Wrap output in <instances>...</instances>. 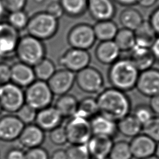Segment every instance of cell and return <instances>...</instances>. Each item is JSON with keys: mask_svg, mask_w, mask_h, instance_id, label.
<instances>
[{"mask_svg": "<svg viewBox=\"0 0 159 159\" xmlns=\"http://www.w3.org/2000/svg\"><path fill=\"white\" fill-rule=\"evenodd\" d=\"M6 9L4 8V6L2 2V1L0 0V19L2 18V17L4 15V13L6 12Z\"/></svg>", "mask_w": 159, "mask_h": 159, "instance_id": "51", "label": "cell"}, {"mask_svg": "<svg viewBox=\"0 0 159 159\" xmlns=\"http://www.w3.org/2000/svg\"><path fill=\"white\" fill-rule=\"evenodd\" d=\"M25 152L19 147L11 148L6 152V159H24Z\"/></svg>", "mask_w": 159, "mask_h": 159, "instance_id": "45", "label": "cell"}, {"mask_svg": "<svg viewBox=\"0 0 159 159\" xmlns=\"http://www.w3.org/2000/svg\"><path fill=\"white\" fill-rule=\"evenodd\" d=\"M115 3L118 4L121 6H124L125 7H132L134 5L138 4L139 0H113Z\"/></svg>", "mask_w": 159, "mask_h": 159, "instance_id": "49", "label": "cell"}, {"mask_svg": "<svg viewBox=\"0 0 159 159\" xmlns=\"http://www.w3.org/2000/svg\"><path fill=\"white\" fill-rule=\"evenodd\" d=\"M157 144V143L145 134H139L129 142L132 157L143 159L155 155Z\"/></svg>", "mask_w": 159, "mask_h": 159, "instance_id": "15", "label": "cell"}, {"mask_svg": "<svg viewBox=\"0 0 159 159\" xmlns=\"http://www.w3.org/2000/svg\"><path fill=\"white\" fill-rule=\"evenodd\" d=\"M67 159H91L86 144L70 145L66 149Z\"/></svg>", "mask_w": 159, "mask_h": 159, "instance_id": "35", "label": "cell"}, {"mask_svg": "<svg viewBox=\"0 0 159 159\" xmlns=\"http://www.w3.org/2000/svg\"><path fill=\"white\" fill-rule=\"evenodd\" d=\"M139 73L129 57L119 58L109 65L107 78L111 87L126 93L135 88Z\"/></svg>", "mask_w": 159, "mask_h": 159, "instance_id": "2", "label": "cell"}, {"mask_svg": "<svg viewBox=\"0 0 159 159\" xmlns=\"http://www.w3.org/2000/svg\"><path fill=\"white\" fill-rule=\"evenodd\" d=\"M25 94L22 88L9 82L0 87V105L9 114L16 113L25 104Z\"/></svg>", "mask_w": 159, "mask_h": 159, "instance_id": "8", "label": "cell"}, {"mask_svg": "<svg viewBox=\"0 0 159 159\" xmlns=\"http://www.w3.org/2000/svg\"><path fill=\"white\" fill-rule=\"evenodd\" d=\"M67 40L71 48L88 50L96 41L93 25L86 23L75 25L69 31Z\"/></svg>", "mask_w": 159, "mask_h": 159, "instance_id": "9", "label": "cell"}, {"mask_svg": "<svg viewBox=\"0 0 159 159\" xmlns=\"http://www.w3.org/2000/svg\"><path fill=\"white\" fill-rule=\"evenodd\" d=\"M75 83L84 93L98 94L104 89V80L99 70L88 66L75 74Z\"/></svg>", "mask_w": 159, "mask_h": 159, "instance_id": "7", "label": "cell"}, {"mask_svg": "<svg viewBox=\"0 0 159 159\" xmlns=\"http://www.w3.org/2000/svg\"><path fill=\"white\" fill-rule=\"evenodd\" d=\"M63 117L54 106H50L37 111L35 124L44 132H50L61 125Z\"/></svg>", "mask_w": 159, "mask_h": 159, "instance_id": "16", "label": "cell"}, {"mask_svg": "<svg viewBox=\"0 0 159 159\" xmlns=\"http://www.w3.org/2000/svg\"><path fill=\"white\" fill-rule=\"evenodd\" d=\"M25 102L37 111L52 106L54 94L47 81L35 80L24 91Z\"/></svg>", "mask_w": 159, "mask_h": 159, "instance_id": "5", "label": "cell"}, {"mask_svg": "<svg viewBox=\"0 0 159 159\" xmlns=\"http://www.w3.org/2000/svg\"><path fill=\"white\" fill-rule=\"evenodd\" d=\"M49 139L55 145L61 146L68 142L66 132L63 126H59L49 132Z\"/></svg>", "mask_w": 159, "mask_h": 159, "instance_id": "39", "label": "cell"}, {"mask_svg": "<svg viewBox=\"0 0 159 159\" xmlns=\"http://www.w3.org/2000/svg\"><path fill=\"white\" fill-rule=\"evenodd\" d=\"M33 68L36 80L44 81H47L57 70L53 62L47 58H43Z\"/></svg>", "mask_w": 159, "mask_h": 159, "instance_id": "32", "label": "cell"}, {"mask_svg": "<svg viewBox=\"0 0 159 159\" xmlns=\"http://www.w3.org/2000/svg\"><path fill=\"white\" fill-rule=\"evenodd\" d=\"M25 125L16 114L0 117V140L10 142L18 140Z\"/></svg>", "mask_w": 159, "mask_h": 159, "instance_id": "13", "label": "cell"}, {"mask_svg": "<svg viewBox=\"0 0 159 159\" xmlns=\"http://www.w3.org/2000/svg\"><path fill=\"white\" fill-rule=\"evenodd\" d=\"M113 143V139L102 135H93L86 145L92 158L107 159Z\"/></svg>", "mask_w": 159, "mask_h": 159, "instance_id": "18", "label": "cell"}, {"mask_svg": "<svg viewBox=\"0 0 159 159\" xmlns=\"http://www.w3.org/2000/svg\"><path fill=\"white\" fill-rule=\"evenodd\" d=\"M91 57L88 50L71 48L66 50L58 60L63 68L75 73L89 66Z\"/></svg>", "mask_w": 159, "mask_h": 159, "instance_id": "10", "label": "cell"}, {"mask_svg": "<svg viewBox=\"0 0 159 159\" xmlns=\"http://www.w3.org/2000/svg\"><path fill=\"white\" fill-rule=\"evenodd\" d=\"M87 11L96 22L112 20L117 12L113 0H88Z\"/></svg>", "mask_w": 159, "mask_h": 159, "instance_id": "14", "label": "cell"}, {"mask_svg": "<svg viewBox=\"0 0 159 159\" xmlns=\"http://www.w3.org/2000/svg\"><path fill=\"white\" fill-rule=\"evenodd\" d=\"M133 116L142 125V126L149 122L154 117L155 114L148 105H137L134 111Z\"/></svg>", "mask_w": 159, "mask_h": 159, "instance_id": "36", "label": "cell"}, {"mask_svg": "<svg viewBox=\"0 0 159 159\" xmlns=\"http://www.w3.org/2000/svg\"><path fill=\"white\" fill-rule=\"evenodd\" d=\"M118 132L122 135L133 138L142 131V125L137 120L133 114H129L117 122Z\"/></svg>", "mask_w": 159, "mask_h": 159, "instance_id": "27", "label": "cell"}, {"mask_svg": "<svg viewBox=\"0 0 159 159\" xmlns=\"http://www.w3.org/2000/svg\"><path fill=\"white\" fill-rule=\"evenodd\" d=\"M75 74L65 68L55 71L47 81L54 96H60L68 93L75 83Z\"/></svg>", "mask_w": 159, "mask_h": 159, "instance_id": "12", "label": "cell"}, {"mask_svg": "<svg viewBox=\"0 0 159 159\" xmlns=\"http://www.w3.org/2000/svg\"><path fill=\"white\" fill-rule=\"evenodd\" d=\"M142 131L156 143H159V116H155L149 122L143 125Z\"/></svg>", "mask_w": 159, "mask_h": 159, "instance_id": "38", "label": "cell"}, {"mask_svg": "<svg viewBox=\"0 0 159 159\" xmlns=\"http://www.w3.org/2000/svg\"><path fill=\"white\" fill-rule=\"evenodd\" d=\"M99 114V108L96 98L88 96L78 101L75 116L90 120Z\"/></svg>", "mask_w": 159, "mask_h": 159, "instance_id": "30", "label": "cell"}, {"mask_svg": "<svg viewBox=\"0 0 159 159\" xmlns=\"http://www.w3.org/2000/svg\"><path fill=\"white\" fill-rule=\"evenodd\" d=\"M78 100L71 94H65L58 96L54 107L63 118H70L76 115Z\"/></svg>", "mask_w": 159, "mask_h": 159, "instance_id": "25", "label": "cell"}, {"mask_svg": "<svg viewBox=\"0 0 159 159\" xmlns=\"http://www.w3.org/2000/svg\"><path fill=\"white\" fill-rule=\"evenodd\" d=\"M132 158L129 142L125 140L114 142L108 157L109 159H132Z\"/></svg>", "mask_w": 159, "mask_h": 159, "instance_id": "33", "label": "cell"}, {"mask_svg": "<svg viewBox=\"0 0 159 159\" xmlns=\"http://www.w3.org/2000/svg\"><path fill=\"white\" fill-rule=\"evenodd\" d=\"M148 106L153 114L159 116V94L150 98Z\"/></svg>", "mask_w": 159, "mask_h": 159, "instance_id": "46", "label": "cell"}, {"mask_svg": "<svg viewBox=\"0 0 159 159\" xmlns=\"http://www.w3.org/2000/svg\"><path fill=\"white\" fill-rule=\"evenodd\" d=\"M17 32L8 23L0 24V54H9L12 51L15 52L19 39Z\"/></svg>", "mask_w": 159, "mask_h": 159, "instance_id": "23", "label": "cell"}, {"mask_svg": "<svg viewBox=\"0 0 159 159\" xmlns=\"http://www.w3.org/2000/svg\"><path fill=\"white\" fill-rule=\"evenodd\" d=\"M93 27L96 40L99 42L113 40L119 30L117 24L113 20L98 21Z\"/></svg>", "mask_w": 159, "mask_h": 159, "instance_id": "26", "label": "cell"}, {"mask_svg": "<svg viewBox=\"0 0 159 159\" xmlns=\"http://www.w3.org/2000/svg\"><path fill=\"white\" fill-rule=\"evenodd\" d=\"M150 48L155 58V62L159 63V36H157Z\"/></svg>", "mask_w": 159, "mask_h": 159, "instance_id": "47", "label": "cell"}, {"mask_svg": "<svg viewBox=\"0 0 159 159\" xmlns=\"http://www.w3.org/2000/svg\"><path fill=\"white\" fill-rule=\"evenodd\" d=\"M45 12L58 20L64 14L63 8L59 1H52L50 2L47 6Z\"/></svg>", "mask_w": 159, "mask_h": 159, "instance_id": "41", "label": "cell"}, {"mask_svg": "<svg viewBox=\"0 0 159 159\" xmlns=\"http://www.w3.org/2000/svg\"><path fill=\"white\" fill-rule=\"evenodd\" d=\"M37 113V110L25 103L17 111L16 115L24 125H28L33 124V122H35Z\"/></svg>", "mask_w": 159, "mask_h": 159, "instance_id": "37", "label": "cell"}, {"mask_svg": "<svg viewBox=\"0 0 159 159\" xmlns=\"http://www.w3.org/2000/svg\"><path fill=\"white\" fill-rule=\"evenodd\" d=\"M58 28V20L44 11L36 13L29 18L25 29L29 35L43 41L55 35Z\"/></svg>", "mask_w": 159, "mask_h": 159, "instance_id": "4", "label": "cell"}, {"mask_svg": "<svg viewBox=\"0 0 159 159\" xmlns=\"http://www.w3.org/2000/svg\"><path fill=\"white\" fill-rule=\"evenodd\" d=\"M129 59L140 72L152 68L155 63V58L149 48L135 45L129 52Z\"/></svg>", "mask_w": 159, "mask_h": 159, "instance_id": "22", "label": "cell"}, {"mask_svg": "<svg viewBox=\"0 0 159 159\" xmlns=\"http://www.w3.org/2000/svg\"><path fill=\"white\" fill-rule=\"evenodd\" d=\"M88 0H59L64 14L78 17L87 11Z\"/></svg>", "mask_w": 159, "mask_h": 159, "instance_id": "31", "label": "cell"}, {"mask_svg": "<svg viewBox=\"0 0 159 159\" xmlns=\"http://www.w3.org/2000/svg\"><path fill=\"white\" fill-rule=\"evenodd\" d=\"M120 53V50L113 40L100 42L94 50L96 60L105 65H111L117 60Z\"/></svg>", "mask_w": 159, "mask_h": 159, "instance_id": "21", "label": "cell"}, {"mask_svg": "<svg viewBox=\"0 0 159 159\" xmlns=\"http://www.w3.org/2000/svg\"><path fill=\"white\" fill-rule=\"evenodd\" d=\"M144 20L142 13L133 7L124 8L119 14V21L122 28L132 31L135 30Z\"/></svg>", "mask_w": 159, "mask_h": 159, "instance_id": "24", "label": "cell"}, {"mask_svg": "<svg viewBox=\"0 0 159 159\" xmlns=\"http://www.w3.org/2000/svg\"><path fill=\"white\" fill-rule=\"evenodd\" d=\"M113 41L120 52H130L136 45L134 32L125 28L119 29Z\"/></svg>", "mask_w": 159, "mask_h": 159, "instance_id": "29", "label": "cell"}, {"mask_svg": "<svg viewBox=\"0 0 159 159\" xmlns=\"http://www.w3.org/2000/svg\"><path fill=\"white\" fill-rule=\"evenodd\" d=\"M50 159H67L66 149L58 148L55 150L50 157Z\"/></svg>", "mask_w": 159, "mask_h": 159, "instance_id": "48", "label": "cell"}, {"mask_svg": "<svg viewBox=\"0 0 159 159\" xmlns=\"http://www.w3.org/2000/svg\"><path fill=\"white\" fill-rule=\"evenodd\" d=\"M93 135L114 139L118 133L117 122L98 114L89 120Z\"/></svg>", "mask_w": 159, "mask_h": 159, "instance_id": "20", "label": "cell"}, {"mask_svg": "<svg viewBox=\"0 0 159 159\" xmlns=\"http://www.w3.org/2000/svg\"><path fill=\"white\" fill-rule=\"evenodd\" d=\"M24 159H50V155L45 148L39 147L28 149L25 152Z\"/></svg>", "mask_w": 159, "mask_h": 159, "instance_id": "40", "label": "cell"}, {"mask_svg": "<svg viewBox=\"0 0 159 159\" xmlns=\"http://www.w3.org/2000/svg\"><path fill=\"white\" fill-rule=\"evenodd\" d=\"M36 80L34 68L20 61L11 66V82L20 88H27Z\"/></svg>", "mask_w": 159, "mask_h": 159, "instance_id": "19", "label": "cell"}, {"mask_svg": "<svg viewBox=\"0 0 159 159\" xmlns=\"http://www.w3.org/2000/svg\"><path fill=\"white\" fill-rule=\"evenodd\" d=\"M63 127L71 145L86 144L93 135L89 120L78 116L68 118Z\"/></svg>", "mask_w": 159, "mask_h": 159, "instance_id": "6", "label": "cell"}, {"mask_svg": "<svg viewBox=\"0 0 159 159\" xmlns=\"http://www.w3.org/2000/svg\"><path fill=\"white\" fill-rule=\"evenodd\" d=\"M45 139V132L35 124H30L25 125L18 140L22 147L30 149L41 147Z\"/></svg>", "mask_w": 159, "mask_h": 159, "instance_id": "17", "label": "cell"}, {"mask_svg": "<svg viewBox=\"0 0 159 159\" xmlns=\"http://www.w3.org/2000/svg\"><path fill=\"white\" fill-rule=\"evenodd\" d=\"M19 61L34 67L45 58L43 41L29 34L19 38L15 50Z\"/></svg>", "mask_w": 159, "mask_h": 159, "instance_id": "3", "label": "cell"}, {"mask_svg": "<svg viewBox=\"0 0 159 159\" xmlns=\"http://www.w3.org/2000/svg\"><path fill=\"white\" fill-rule=\"evenodd\" d=\"M155 155L159 158V143H157V148H156V151Z\"/></svg>", "mask_w": 159, "mask_h": 159, "instance_id": "52", "label": "cell"}, {"mask_svg": "<svg viewBox=\"0 0 159 159\" xmlns=\"http://www.w3.org/2000/svg\"><path fill=\"white\" fill-rule=\"evenodd\" d=\"M135 88L146 97L152 98L159 94V69L152 67L140 71Z\"/></svg>", "mask_w": 159, "mask_h": 159, "instance_id": "11", "label": "cell"}, {"mask_svg": "<svg viewBox=\"0 0 159 159\" xmlns=\"http://www.w3.org/2000/svg\"><path fill=\"white\" fill-rule=\"evenodd\" d=\"M6 11L9 13L24 10L27 0H1Z\"/></svg>", "mask_w": 159, "mask_h": 159, "instance_id": "42", "label": "cell"}, {"mask_svg": "<svg viewBox=\"0 0 159 159\" xmlns=\"http://www.w3.org/2000/svg\"><path fill=\"white\" fill-rule=\"evenodd\" d=\"M152 26V29L159 36V6L155 7L150 14L148 20H147Z\"/></svg>", "mask_w": 159, "mask_h": 159, "instance_id": "44", "label": "cell"}, {"mask_svg": "<svg viewBox=\"0 0 159 159\" xmlns=\"http://www.w3.org/2000/svg\"><path fill=\"white\" fill-rule=\"evenodd\" d=\"M11 82V66L4 62H0V86Z\"/></svg>", "mask_w": 159, "mask_h": 159, "instance_id": "43", "label": "cell"}, {"mask_svg": "<svg viewBox=\"0 0 159 159\" xmlns=\"http://www.w3.org/2000/svg\"><path fill=\"white\" fill-rule=\"evenodd\" d=\"M29 20V17L24 10L9 12L7 17V23L17 31L25 29Z\"/></svg>", "mask_w": 159, "mask_h": 159, "instance_id": "34", "label": "cell"}, {"mask_svg": "<svg viewBox=\"0 0 159 159\" xmlns=\"http://www.w3.org/2000/svg\"><path fill=\"white\" fill-rule=\"evenodd\" d=\"M143 159H159V158L155 155H152L150 157H147V158H145Z\"/></svg>", "mask_w": 159, "mask_h": 159, "instance_id": "53", "label": "cell"}, {"mask_svg": "<svg viewBox=\"0 0 159 159\" xmlns=\"http://www.w3.org/2000/svg\"><path fill=\"white\" fill-rule=\"evenodd\" d=\"M134 32L136 45L140 47L150 48L157 37L156 33L148 20H144Z\"/></svg>", "mask_w": 159, "mask_h": 159, "instance_id": "28", "label": "cell"}, {"mask_svg": "<svg viewBox=\"0 0 159 159\" xmlns=\"http://www.w3.org/2000/svg\"><path fill=\"white\" fill-rule=\"evenodd\" d=\"M43 0H34V1L35 2H38V3H39V2H42Z\"/></svg>", "mask_w": 159, "mask_h": 159, "instance_id": "54", "label": "cell"}, {"mask_svg": "<svg viewBox=\"0 0 159 159\" xmlns=\"http://www.w3.org/2000/svg\"><path fill=\"white\" fill-rule=\"evenodd\" d=\"M0 87H1V86H0Z\"/></svg>", "mask_w": 159, "mask_h": 159, "instance_id": "56", "label": "cell"}, {"mask_svg": "<svg viewBox=\"0 0 159 159\" xmlns=\"http://www.w3.org/2000/svg\"><path fill=\"white\" fill-rule=\"evenodd\" d=\"M2 111V107H1V105H0V114H1Z\"/></svg>", "mask_w": 159, "mask_h": 159, "instance_id": "55", "label": "cell"}, {"mask_svg": "<svg viewBox=\"0 0 159 159\" xmlns=\"http://www.w3.org/2000/svg\"><path fill=\"white\" fill-rule=\"evenodd\" d=\"M158 0H139L138 5L143 8H150L156 4Z\"/></svg>", "mask_w": 159, "mask_h": 159, "instance_id": "50", "label": "cell"}, {"mask_svg": "<svg viewBox=\"0 0 159 159\" xmlns=\"http://www.w3.org/2000/svg\"><path fill=\"white\" fill-rule=\"evenodd\" d=\"M96 99L99 113L116 122L130 114L131 101L125 92L112 87L104 88Z\"/></svg>", "mask_w": 159, "mask_h": 159, "instance_id": "1", "label": "cell"}]
</instances>
